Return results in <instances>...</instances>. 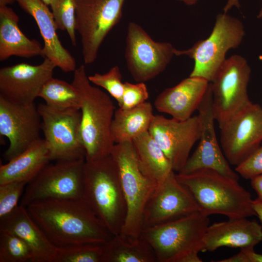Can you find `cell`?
<instances>
[{"mask_svg": "<svg viewBox=\"0 0 262 262\" xmlns=\"http://www.w3.org/2000/svg\"><path fill=\"white\" fill-rule=\"evenodd\" d=\"M155 115L150 102H145L130 109L120 108L115 110L111 126L115 144L132 140L148 131Z\"/></svg>", "mask_w": 262, "mask_h": 262, "instance_id": "obj_25", "label": "cell"}, {"mask_svg": "<svg viewBox=\"0 0 262 262\" xmlns=\"http://www.w3.org/2000/svg\"><path fill=\"white\" fill-rule=\"evenodd\" d=\"M236 6L238 8L240 7L238 0H228L224 8V13H227L232 7Z\"/></svg>", "mask_w": 262, "mask_h": 262, "instance_id": "obj_40", "label": "cell"}, {"mask_svg": "<svg viewBox=\"0 0 262 262\" xmlns=\"http://www.w3.org/2000/svg\"><path fill=\"white\" fill-rule=\"evenodd\" d=\"M91 82L104 89L117 101L119 107L122 102L124 83L119 67L114 66L105 73H95L88 76Z\"/></svg>", "mask_w": 262, "mask_h": 262, "instance_id": "obj_32", "label": "cell"}, {"mask_svg": "<svg viewBox=\"0 0 262 262\" xmlns=\"http://www.w3.org/2000/svg\"><path fill=\"white\" fill-rule=\"evenodd\" d=\"M217 262H248L245 253L240 250L238 253L227 259L218 261Z\"/></svg>", "mask_w": 262, "mask_h": 262, "instance_id": "obj_38", "label": "cell"}, {"mask_svg": "<svg viewBox=\"0 0 262 262\" xmlns=\"http://www.w3.org/2000/svg\"><path fill=\"white\" fill-rule=\"evenodd\" d=\"M258 18H262V6L261 8V10L258 14V15L257 16Z\"/></svg>", "mask_w": 262, "mask_h": 262, "instance_id": "obj_44", "label": "cell"}, {"mask_svg": "<svg viewBox=\"0 0 262 262\" xmlns=\"http://www.w3.org/2000/svg\"><path fill=\"white\" fill-rule=\"evenodd\" d=\"M111 155L118 168L127 207L125 223L120 234L137 238L142 230L145 206L158 183L140 170L132 142L115 144Z\"/></svg>", "mask_w": 262, "mask_h": 262, "instance_id": "obj_6", "label": "cell"}, {"mask_svg": "<svg viewBox=\"0 0 262 262\" xmlns=\"http://www.w3.org/2000/svg\"><path fill=\"white\" fill-rule=\"evenodd\" d=\"M132 142L139 168L145 176L159 184L174 171L171 162L148 131Z\"/></svg>", "mask_w": 262, "mask_h": 262, "instance_id": "obj_26", "label": "cell"}, {"mask_svg": "<svg viewBox=\"0 0 262 262\" xmlns=\"http://www.w3.org/2000/svg\"><path fill=\"white\" fill-rule=\"evenodd\" d=\"M250 73L246 60L233 55L226 59L210 82L213 113L219 128L252 103L247 92Z\"/></svg>", "mask_w": 262, "mask_h": 262, "instance_id": "obj_8", "label": "cell"}, {"mask_svg": "<svg viewBox=\"0 0 262 262\" xmlns=\"http://www.w3.org/2000/svg\"><path fill=\"white\" fill-rule=\"evenodd\" d=\"M15 0H0V6H8L13 3Z\"/></svg>", "mask_w": 262, "mask_h": 262, "instance_id": "obj_41", "label": "cell"}, {"mask_svg": "<svg viewBox=\"0 0 262 262\" xmlns=\"http://www.w3.org/2000/svg\"><path fill=\"white\" fill-rule=\"evenodd\" d=\"M47 58L41 64H17L0 69V96L17 104L34 103L44 84L52 77L56 67Z\"/></svg>", "mask_w": 262, "mask_h": 262, "instance_id": "obj_18", "label": "cell"}, {"mask_svg": "<svg viewBox=\"0 0 262 262\" xmlns=\"http://www.w3.org/2000/svg\"><path fill=\"white\" fill-rule=\"evenodd\" d=\"M77 0H53L51 6L58 29L67 32L72 45H77L75 30Z\"/></svg>", "mask_w": 262, "mask_h": 262, "instance_id": "obj_31", "label": "cell"}, {"mask_svg": "<svg viewBox=\"0 0 262 262\" xmlns=\"http://www.w3.org/2000/svg\"><path fill=\"white\" fill-rule=\"evenodd\" d=\"M181 2H183L185 4L191 6L196 4L198 0H177Z\"/></svg>", "mask_w": 262, "mask_h": 262, "instance_id": "obj_42", "label": "cell"}, {"mask_svg": "<svg viewBox=\"0 0 262 262\" xmlns=\"http://www.w3.org/2000/svg\"><path fill=\"white\" fill-rule=\"evenodd\" d=\"M253 207L262 225V200L259 198L253 200Z\"/></svg>", "mask_w": 262, "mask_h": 262, "instance_id": "obj_39", "label": "cell"}, {"mask_svg": "<svg viewBox=\"0 0 262 262\" xmlns=\"http://www.w3.org/2000/svg\"><path fill=\"white\" fill-rule=\"evenodd\" d=\"M200 211L188 189L177 180L172 171L158 184L143 212L142 229Z\"/></svg>", "mask_w": 262, "mask_h": 262, "instance_id": "obj_16", "label": "cell"}, {"mask_svg": "<svg viewBox=\"0 0 262 262\" xmlns=\"http://www.w3.org/2000/svg\"><path fill=\"white\" fill-rule=\"evenodd\" d=\"M85 159L49 163L26 186L19 205L49 199H81Z\"/></svg>", "mask_w": 262, "mask_h": 262, "instance_id": "obj_9", "label": "cell"}, {"mask_svg": "<svg viewBox=\"0 0 262 262\" xmlns=\"http://www.w3.org/2000/svg\"><path fill=\"white\" fill-rule=\"evenodd\" d=\"M252 187L258 195V198L262 200V174L251 179Z\"/></svg>", "mask_w": 262, "mask_h": 262, "instance_id": "obj_37", "label": "cell"}, {"mask_svg": "<svg viewBox=\"0 0 262 262\" xmlns=\"http://www.w3.org/2000/svg\"><path fill=\"white\" fill-rule=\"evenodd\" d=\"M241 250L246 255L248 262H262V255L255 252L253 248H244Z\"/></svg>", "mask_w": 262, "mask_h": 262, "instance_id": "obj_36", "label": "cell"}, {"mask_svg": "<svg viewBox=\"0 0 262 262\" xmlns=\"http://www.w3.org/2000/svg\"><path fill=\"white\" fill-rule=\"evenodd\" d=\"M262 241V225L246 218H229L209 225L203 241L202 251L220 247L254 248Z\"/></svg>", "mask_w": 262, "mask_h": 262, "instance_id": "obj_21", "label": "cell"}, {"mask_svg": "<svg viewBox=\"0 0 262 262\" xmlns=\"http://www.w3.org/2000/svg\"><path fill=\"white\" fill-rule=\"evenodd\" d=\"M220 129L223 154L229 164L237 166L260 147L262 108L252 103Z\"/></svg>", "mask_w": 262, "mask_h": 262, "instance_id": "obj_13", "label": "cell"}, {"mask_svg": "<svg viewBox=\"0 0 262 262\" xmlns=\"http://www.w3.org/2000/svg\"><path fill=\"white\" fill-rule=\"evenodd\" d=\"M149 97L146 85L144 82L132 83L124 82L121 104L119 108L127 110L136 107L146 101Z\"/></svg>", "mask_w": 262, "mask_h": 262, "instance_id": "obj_34", "label": "cell"}, {"mask_svg": "<svg viewBox=\"0 0 262 262\" xmlns=\"http://www.w3.org/2000/svg\"><path fill=\"white\" fill-rule=\"evenodd\" d=\"M200 118L192 116L185 120L155 115L148 132L171 163L175 172L183 169L192 148L200 136Z\"/></svg>", "mask_w": 262, "mask_h": 262, "instance_id": "obj_14", "label": "cell"}, {"mask_svg": "<svg viewBox=\"0 0 262 262\" xmlns=\"http://www.w3.org/2000/svg\"><path fill=\"white\" fill-rule=\"evenodd\" d=\"M51 161L48 145L40 138L26 150L0 165V184L12 181L27 184Z\"/></svg>", "mask_w": 262, "mask_h": 262, "instance_id": "obj_24", "label": "cell"}, {"mask_svg": "<svg viewBox=\"0 0 262 262\" xmlns=\"http://www.w3.org/2000/svg\"><path fill=\"white\" fill-rule=\"evenodd\" d=\"M245 34L242 23L227 13L217 15L209 36L196 42L185 50L175 49L176 56L186 55L194 60L189 76L199 77L210 82L226 60L227 51L238 48Z\"/></svg>", "mask_w": 262, "mask_h": 262, "instance_id": "obj_7", "label": "cell"}, {"mask_svg": "<svg viewBox=\"0 0 262 262\" xmlns=\"http://www.w3.org/2000/svg\"><path fill=\"white\" fill-rule=\"evenodd\" d=\"M209 216L198 211L143 229L140 236L152 247L157 262H181L188 254L203 250Z\"/></svg>", "mask_w": 262, "mask_h": 262, "instance_id": "obj_5", "label": "cell"}, {"mask_svg": "<svg viewBox=\"0 0 262 262\" xmlns=\"http://www.w3.org/2000/svg\"><path fill=\"white\" fill-rule=\"evenodd\" d=\"M210 82L196 77L183 79L174 86L165 89L156 97L154 106L178 120H185L197 110Z\"/></svg>", "mask_w": 262, "mask_h": 262, "instance_id": "obj_20", "label": "cell"}, {"mask_svg": "<svg viewBox=\"0 0 262 262\" xmlns=\"http://www.w3.org/2000/svg\"><path fill=\"white\" fill-rule=\"evenodd\" d=\"M27 183L12 181L0 184V218L12 212L17 206Z\"/></svg>", "mask_w": 262, "mask_h": 262, "instance_id": "obj_33", "label": "cell"}, {"mask_svg": "<svg viewBox=\"0 0 262 262\" xmlns=\"http://www.w3.org/2000/svg\"><path fill=\"white\" fill-rule=\"evenodd\" d=\"M102 244H81L58 247L55 262H101Z\"/></svg>", "mask_w": 262, "mask_h": 262, "instance_id": "obj_30", "label": "cell"}, {"mask_svg": "<svg viewBox=\"0 0 262 262\" xmlns=\"http://www.w3.org/2000/svg\"><path fill=\"white\" fill-rule=\"evenodd\" d=\"M176 175L192 194L204 214H222L229 218L256 215L250 193L238 180L210 168Z\"/></svg>", "mask_w": 262, "mask_h": 262, "instance_id": "obj_2", "label": "cell"}, {"mask_svg": "<svg viewBox=\"0 0 262 262\" xmlns=\"http://www.w3.org/2000/svg\"><path fill=\"white\" fill-rule=\"evenodd\" d=\"M33 259L30 248L22 239L0 230V262H32Z\"/></svg>", "mask_w": 262, "mask_h": 262, "instance_id": "obj_29", "label": "cell"}, {"mask_svg": "<svg viewBox=\"0 0 262 262\" xmlns=\"http://www.w3.org/2000/svg\"><path fill=\"white\" fill-rule=\"evenodd\" d=\"M41 123L34 103L19 104L0 96V134L9 142L4 154L5 160L13 159L41 138Z\"/></svg>", "mask_w": 262, "mask_h": 262, "instance_id": "obj_15", "label": "cell"}, {"mask_svg": "<svg viewBox=\"0 0 262 262\" xmlns=\"http://www.w3.org/2000/svg\"><path fill=\"white\" fill-rule=\"evenodd\" d=\"M82 198L114 235L121 233L127 207L118 168L111 154L85 161Z\"/></svg>", "mask_w": 262, "mask_h": 262, "instance_id": "obj_4", "label": "cell"}, {"mask_svg": "<svg viewBox=\"0 0 262 262\" xmlns=\"http://www.w3.org/2000/svg\"><path fill=\"white\" fill-rule=\"evenodd\" d=\"M46 5H50L53 0H42Z\"/></svg>", "mask_w": 262, "mask_h": 262, "instance_id": "obj_43", "label": "cell"}, {"mask_svg": "<svg viewBox=\"0 0 262 262\" xmlns=\"http://www.w3.org/2000/svg\"><path fill=\"white\" fill-rule=\"evenodd\" d=\"M175 49L169 42L154 40L138 24L132 21L129 23L125 58L135 81L145 82L163 72L175 55Z\"/></svg>", "mask_w": 262, "mask_h": 262, "instance_id": "obj_12", "label": "cell"}, {"mask_svg": "<svg viewBox=\"0 0 262 262\" xmlns=\"http://www.w3.org/2000/svg\"><path fill=\"white\" fill-rule=\"evenodd\" d=\"M125 0H77L75 30L81 36L85 64L97 59L104 39L120 21Z\"/></svg>", "mask_w": 262, "mask_h": 262, "instance_id": "obj_10", "label": "cell"}, {"mask_svg": "<svg viewBox=\"0 0 262 262\" xmlns=\"http://www.w3.org/2000/svg\"><path fill=\"white\" fill-rule=\"evenodd\" d=\"M25 208L57 247L103 244L114 235L83 198L49 199L32 203Z\"/></svg>", "mask_w": 262, "mask_h": 262, "instance_id": "obj_1", "label": "cell"}, {"mask_svg": "<svg viewBox=\"0 0 262 262\" xmlns=\"http://www.w3.org/2000/svg\"><path fill=\"white\" fill-rule=\"evenodd\" d=\"M0 230L14 233L22 239L32 251V262H55L58 247L50 242L25 207L19 204L0 218Z\"/></svg>", "mask_w": 262, "mask_h": 262, "instance_id": "obj_22", "label": "cell"}, {"mask_svg": "<svg viewBox=\"0 0 262 262\" xmlns=\"http://www.w3.org/2000/svg\"><path fill=\"white\" fill-rule=\"evenodd\" d=\"M197 110L201 125L199 142L183 169L178 173L187 174L200 169L210 168L238 181V175L230 167L217 142L211 83Z\"/></svg>", "mask_w": 262, "mask_h": 262, "instance_id": "obj_17", "label": "cell"}, {"mask_svg": "<svg viewBox=\"0 0 262 262\" xmlns=\"http://www.w3.org/2000/svg\"><path fill=\"white\" fill-rule=\"evenodd\" d=\"M235 171L246 179H252L262 174V146L236 166Z\"/></svg>", "mask_w": 262, "mask_h": 262, "instance_id": "obj_35", "label": "cell"}, {"mask_svg": "<svg viewBox=\"0 0 262 262\" xmlns=\"http://www.w3.org/2000/svg\"><path fill=\"white\" fill-rule=\"evenodd\" d=\"M72 83L81 97V135L85 161L110 155L115 144L111 133L115 112L112 100L106 93L92 85L83 65L74 71Z\"/></svg>", "mask_w": 262, "mask_h": 262, "instance_id": "obj_3", "label": "cell"}, {"mask_svg": "<svg viewBox=\"0 0 262 262\" xmlns=\"http://www.w3.org/2000/svg\"><path fill=\"white\" fill-rule=\"evenodd\" d=\"M19 17L8 6H0V61L12 56L29 58L44 57L43 47L27 37L18 26Z\"/></svg>", "mask_w": 262, "mask_h": 262, "instance_id": "obj_23", "label": "cell"}, {"mask_svg": "<svg viewBox=\"0 0 262 262\" xmlns=\"http://www.w3.org/2000/svg\"><path fill=\"white\" fill-rule=\"evenodd\" d=\"M102 248L101 262H157L152 247L140 236L132 239L114 235Z\"/></svg>", "mask_w": 262, "mask_h": 262, "instance_id": "obj_27", "label": "cell"}, {"mask_svg": "<svg viewBox=\"0 0 262 262\" xmlns=\"http://www.w3.org/2000/svg\"><path fill=\"white\" fill-rule=\"evenodd\" d=\"M35 20L44 42V58L51 61L65 72L76 69L74 58L61 43L53 14L42 0H15Z\"/></svg>", "mask_w": 262, "mask_h": 262, "instance_id": "obj_19", "label": "cell"}, {"mask_svg": "<svg viewBox=\"0 0 262 262\" xmlns=\"http://www.w3.org/2000/svg\"><path fill=\"white\" fill-rule=\"evenodd\" d=\"M37 108L50 160L85 159V150L81 135L80 110H57L45 103L39 104Z\"/></svg>", "mask_w": 262, "mask_h": 262, "instance_id": "obj_11", "label": "cell"}, {"mask_svg": "<svg viewBox=\"0 0 262 262\" xmlns=\"http://www.w3.org/2000/svg\"><path fill=\"white\" fill-rule=\"evenodd\" d=\"M39 97L49 107L57 110H80L81 97L71 83L52 77L43 86Z\"/></svg>", "mask_w": 262, "mask_h": 262, "instance_id": "obj_28", "label": "cell"}]
</instances>
